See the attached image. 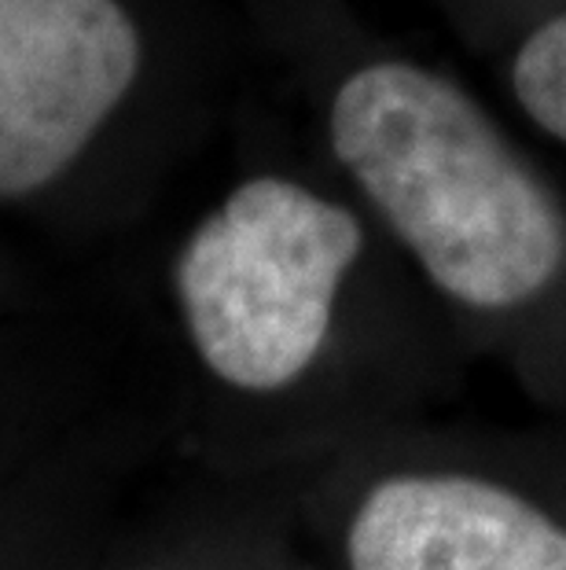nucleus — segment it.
Instances as JSON below:
<instances>
[{"label": "nucleus", "instance_id": "obj_4", "mask_svg": "<svg viewBox=\"0 0 566 570\" xmlns=\"http://www.w3.org/2000/svg\"><path fill=\"white\" fill-rule=\"evenodd\" d=\"M349 570H566V530L467 475L379 482L349 527Z\"/></svg>", "mask_w": 566, "mask_h": 570}, {"label": "nucleus", "instance_id": "obj_3", "mask_svg": "<svg viewBox=\"0 0 566 570\" xmlns=\"http://www.w3.org/2000/svg\"><path fill=\"white\" fill-rule=\"evenodd\" d=\"M196 11L202 0L0 4V203L75 174Z\"/></svg>", "mask_w": 566, "mask_h": 570}, {"label": "nucleus", "instance_id": "obj_5", "mask_svg": "<svg viewBox=\"0 0 566 570\" xmlns=\"http://www.w3.org/2000/svg\"><path fill=\"white\" fill-rule=\"evenodd\" d=\"M512 89L523 111L566 144V11L526 38L512 67Z\"/></svg>", "mask_w": 566, "mask_h": 570}, {"label": "nucleus", "instance_id": "obj_2", "mask_svg": "<svg viewBox=\"0 0 566 570\" xmlns=\"http://www.w3.org/2000/svg\"><path fill=\"white\" fill-rule=\"evenodd\" d=\"M365 233L291 177H250L191 228L173 284L191 343L225 383L276 391L324 346Z\"/></svg>", "mask_w": 566, "mask_h": 570}, {"label": "nucleus", "instance_id": "obj_1", "mask_svg": "<svg viewBox=\"0 0 566 570\" xmlns=\"http://www.w3.org/2000/svg\"><path fill=\"white\" fill-rule=\"evenodd\" d=\"M328 137L445 295L508 309L556 281L566 258L556 199L449 78L405 59L349 70Z\"/></svg>", "mask_w": 566, "mask_h": 570}]
</instances>
